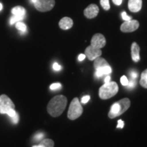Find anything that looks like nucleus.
<instances>
[{
    "instance_id": "f257e3e1",
    "label": "nucleus",
    "mask_w": 147,
    "mask_h": 147,
    "mask_svg": "<svg viewBox=\"0 0 147 147\" xmlns=\"http://www.w3.org/2000/svg\"><path fill=\"white\" fill-rule=\"evenodd\" d=\"M67 98L64 95H57L52 98L47 106V111L53 117L60 116L65 110L67 106Z\"/></svg>"
},
{
    "instance_id": "f03ea898",
    "label": "nucleus",
    "mask_w": 147,
    "mask_h": 147,
    "mask_svg": "<svg viewBox=\"0 0 147 147\" xmlns=\"http://www.w3.org/2000/svg\"><path fill=\"white\" fill-rule=\"evenodd\" d=\"M130 104L131 102L128 98H123L115 103L110 108L108 113V117L110 119H114L115 117H119L128 110Z\"/></svg>"
},
{
    "instance_id": "7ed1b4c3",
    "label": "nucleus",
    "mask_w": 147,
    "mask_h": 147,
    "mask_svg": "<svg viewBox=\"0 0 147 147\" xmlns=\"http://www.w3.org/2000/svg\"><path fill=\"white\" fill-rule=\"evenodd\" d=\"M119 91V87L115 82H109L103 84L99 89V97L102 100H108L116 95Z\"/></svg>"
},
{
    "instance_id": "20e7f679",
    "label": "nucleus",
    "mask_w": 147,
    "mask_h": 147,
    "mask_svg": "<svg viewBox=\"0 0 147 147\" xmlns=\"http://www.w3.org/2000/svg\"><path fill=\"white\" fill-rule=\"evenodd\" d=\"M82 112H83V109H82L80 102H79L77 97H75L70 103L68 113H67V117L70 120H75L81 116Z\"/></svg>"
},
{
    "instance_id": "39448f33",
    "label": "nucleus",
    "mask_w": 147,
    "mask_h": 147,
    "mask_svg": "<svg viewBox=\"0 0 147 147\" xmlns=\"http://www.w3.org/2000/svg\"><path fill=\"white\" fill-rule=\"evenodd\" d=\"M34 6L37 10L45 12L50 11L54 8L55 0H35Z\"/></svg>"
},
{
    "instance_id": "423d86ee",
    "label": "nucleus",
    "mask_w": 147,
    "mask_h": 147,
    "mask_svg": "<svg viewBox=\"0 0 147 147\" xmlns=\"http://www.w3.org/2000/svg\"><path fill=\"white\" fill-rule=\"evenodd\" d=\"M14 108L15 106L13 102L7 95H0V113L7 115L9 111Z\"/></svg>"
},
{
    "instance_id": "0eeeda50",
    "label": "nucleus",
    "mask_w": 147,
    "mask_h": 147,
    "mask_svg": "<svg viewBox=\"0 0 147 147\" xmlns=\"http://www.w3.org/2000/svg\"><path fill=\"white\" fill-rule=\"evenodd\" d=\"M140 26L139 22L136 20H129L124 22L121 25L120 29L122 32L129 33L133 32L134 31L137 30Z\"/></svg>"
},
{
    "instance_id": "6e6552de",
    "label": "nucleus",
    "mask_w": 147,
    "mask_h": 147,
    "mask_svg": "<svg viewBox=\"0 0 147 147\" xmlns=\"http://www.w3.org/2000/svg\"><path fill=\"white\" fill-rule=\"evenodd\" d=\"M106 44L105 37L101 34H96L92 37L91 45L96 49H101L105 47Z\"/></svg>"
},
{
    "instance_id": "1a4fd4ad",
    "label": "nucleus",
    "mask_w": 147,
    "mask_h": 147,
    "mask_svg": "<svg viewBox=\"0 0 147 147\" xmlns=\"http://www.w3.org/2000/svg\"><path fill=\"white\" fill-rule=\"evenodd\" d=\"M102 54V53L101 49H96V48L92 47L91 45L87 47V49H85V52H84V55L90 61H94L95 59L100 57Z\"/></svg>"
},
{
    "instance_id": "9d476101",
    "label": "nucleus",
    "mask_w": 147,
    "mask_h": 147,
    "mask_svg": "<svg viewBox=\"0 0 147 147\" xmlns=\"http://www.w3.org/2000/svg\"><path fill=\"white\" fill-rule=\"evenodd\" d=\"M99 13V8L96 4H90L84 9V14L88 18L96 17Z\"/></svg>"
},
{
    "instance_id": "9b49d317",
    "label": "nucleus",
    "mask_w": 147,
    "mask_h": 147,
    "mask_svg": "<svg viewBox=\"0 0 147 147\" xmlns=\"http://www.w3.org/2000/svg\"><path fill=\"white\" fill-rule=\"evenodd\" d=\"M142 0H129L128 8L132 12H138L142 8Z\"/></svg>"
},
{
    "instance_id": "f8f14e48",
    "label": "nucleus",
    "mask_w": 147,
    "mask_h": 147,
    "mask_svg": "<svg viewBox=\"0 0 147 147\" xmlns=\"http://www.w3.org/2000/svg\"><path fill=\"white\" fill-rule=\"evenodd\" d=\"M140 49L139 45L136 42H133L131 47V59L134 62H138L140 60Z\"/></svg>"
},
{
    "instance_id": "ddd939ff",
    "label": "nucleus",
    "mask_w": 147,
    "mask_h": 147,
    "mask_svg": "<svg viewBox=\"0 0 147 147\" xmlns=\"http://www.w3.org/2000/svg\"><path fill=\"white\" fill-rule=\"evenodd\" d=\"M73 21L71 18L69 17H63L60 20L59 25L61 29L63 30H67V29H71L73 26Z\"/></svg>"
},
{
    "instance_id": "4468645a",
    "label": "nucleus",
    "mask_w": 147,
    "mask_h": 147,
    "mask_svg": "<svg viewBox=\"0 0 147 147\" xmlns=\"http://www.w3.org/2000/svg\"><path fill=\"white\" fill-rule=\"evenodd\" d=\"M109 65V63L106 61L105 59L100 57H97L94 60V63H93V66H94V68L99 69V68H103V67H106V66Z\"/></svg>"
},
{
    "instance_id": "2eb2a0df",
    "label": "nucleus",
    "mask_w": 147,
    "mask_h": 147,
    "mask_svg": "<svg viewBox=\"0 0 147 147\" xmlns=\"http://www.w3.org/2000/svg\"><path fill=\"white\" fill-rule=\"evenodd\" d=\"M12 13L13 15L15 16H21L25 17V14H26V11L25 9L22 6H16L14 8H12Z\"/></svg>"
},
{
    "instance_id": "dca6fc26",
    "label": "nucleus",
    "mask_w": 147,
    "mask_h": 147,
    "mask_svg": "<svg viewBox=\"0 0 147 147\" xmlns=\"http://www.w3.org/2000/svg\"><path fill=\"white\" fill-rule=\"evenodd\" d=\"M140 84L142 87L147 89V69L143 71L142 74H141Z\"/></svg>"
},
{
    "instance_id": "f3484780",
    "label": "nucleus",
    "mask_w": 147,
    "mask_h": 147,
    "mask_svg": "<svg viewBox=\"0 0 147 147\" xmlns=\"http://www.w3.org/2000/svg\"><path fill=\"white\" fill-rule=\"evenodd\" d=\"M16 28L18 29V30L21 31V32L25 33L27 32V26L25 23H22V22H17L16 23Z\"/></svg>"
},
{
    "instance_id": "a211bd4d",
    "label": "nucleus",
    "mask_w": 147,
    "mask_h": 147,
    "mask_svg": "<svg viewBox=\"0 0 147 147\" xmlns=\"http://www.w3.org/2000/svg\"><path fill=\"white\" fill-rule=\"evenodd\" d=\"M40 143L43 145L44 147H54V142L51 139H45L42 140Z\"/></svg>"
},
{
    "instance_id": "6ab92c4d",
    "label": "nucleus",
    "mask_w": 147,
    "mask_h": 147,
    "mask_svg": "<svg viewBox=\"0 0 147 147\" xmlns=\"http://www.w3.org/2000/svg\"><path fill=\"white\" fill-rule=\"evenodd\" d=\"M25 18L24 16H15L13 15V16H12L10 18V24L11 25H13L14 23H16L17 22H19L22 21L23 18Z\"/></svg>"
},
{
    "instance_id": "aec40b11",
    "label": "nucleus",
    "mask_w": 147,
    "mask_h": 147,
    "mask_svg": "<svg viewBox=\"0 0 147 147\" xmlns=\"http://www.w3.org/2000/svg\"><path fill=\"white\" fill-rule=\"evenodd\" d=\"M100 4L105 10H108L110 8L109 0H100Z\"/></svg>"
},
{
    "instance_id": "412c9836",
    "label": "nucleus",
    "mask_w": 147,
    "mask_h": 147,
    "mask_svg": "<svg viewBox=\"0 0 147 147\" xmlns=\"http://www.w3.org/2000/svg\"><path fill=\"white\" fill-rule=\"evenodd\" d=\"M61 88V84L60 83H59V82H57V83H53L51 84L50 86V89L51 90H53V91H54V90H58Z\"/></svg>"
},
{
    "instance_id": "4be33fe9",
    "label": "nucleus",
    "mask_w": 147,
    "mask_h": 147,
    "mask_svg": "<svg viewBox=\"0 0 147 147\" xmlns=\"http://www.w3.org/2000/svg\"><path fill=\"white\" fill-rule=\"evenodd\" d=\"M44 136H45V134H44L43 133H38L35 135L34 138L36 141H40V140H41L43 139Z\"/></svg>"
},
{
    "instance_id": "5701e85b",
    "label": "nucleus",
    "mask_w": 147,
    "mask_h": 147,
    "mask_svg": "<svg viewBox=\"0 0 147 147\" xmlns=\"http://www.w3.org/2000/svg\"><path fill=\"white\" fill-rule=\"evenodd\" d=\"M121 84H122V85L127 86V84L129 83V80L125 76H123L121 78Z\"/></svg>"
},
{
    "instance_id": "b1692460",
    "label": "nucleus",
    "mask_w": 147,
    "mask_h": 147,
    "mask_svg": "<svg viewBox=\"0 0 147 147\" xmlns=\"http://www.w3.org/2000/svg\"><path fill=\"white\" fill-rule=\"evenodd\" d=\"M136 85V79H131L130 81H129V83L127 84V87L129 88H134Z\"/></svg>"
},
{
    "instance_id": "393cba45",
    "label": "nucleus",
    "mask_w": 147,
    "mask_h": 147,
    "mask_svg": "<svg viewBox=\"0 0 147 147\" xmlns=\"http://www.w3.org/2000/svg\"><path fill=\"white\" fill-rule=\"evenodd\" d=\"M121 16H122V18L125 21H129V20H131V16H128L127 14V13H126L125 12H123L122 14H121Z\"/></svg>"
},
{
    "instance_id": "a878e982",
    "label": "nucleus",
    "mask_w": 147,
    "mask_h": 147,
    "mask_svg": "<svg viewBox=\"0 0 147 147\" xmlns=\"http://www.w3.org/2000/svg\"><path fill=\"white\" fill-rule=\"evenodd\" d=\"M12 122L14 124H17L18 122V120H19V117H18V113H16L15 115L13 117H12Z\"/></svg>"
},
{
    "instance_id": "bb28decb",
    "label": "nucleus",
    "mask_w": 147,
    "mask_h": 147,
    "mask_svg": "<svg viewBox=\"0 0 147 147\" xmlns=\"http://www.w3.org/2000/svg\"><path fill=\"white\" fill-rule=\"evenodd\" d=\"M90 100V96L89 95H85L82 98L81 100V103L82 104H87V103L89 102Z\"/></svg>"
},
{
    "instance_id": "cd10ccee",
    "label": "nucleus",
    "mask_w": 147,
    "mask_h": 147,
    "mask_svg": "<svg viewBox=\"0 0 147 147\" xmlns=\"http://www.w3.org/2000/svg\"><path fill=\"white\" fill-rule=\"evenodd\" d=\"M53 69L55 71H60L61 69V66L60 65H59L57 63H53Z\"/></svg>"
},
{
    "instance_id": "c85d7f7f",
    "label": "nucleus",
    "mask_w": 147,
    "mask_h": 147,
    "mask_svg": "<svg viewBox=\"0 0 147 147\" xmlns=\"http://www.w3.org/2000/svg\"><path fill=\"white\" fill-rule=\"evenodd\" d=\"M16 113H16V112L15 111V110L12 109V110H11L10 111H9L8 113V114H7V115H8L9 117H10V118H12V117H13L15 115Z\"/></svg>"
},
{
    "instance_id": "c756f323",
    "label": "nucleus",
    "mask_w": 147,
    "mask_h": 147,
    "mask_svg": "<svg viewBox=\"0 0 147 147\" xmlns=\"http://www.w3.org/2000/svg\"><path fill=\"white\" fill-rule=\"evenodd\" d=\"M130 76H131V78L132 79H136L138 78V74L136 71H133L130 73Z\"/></svg>"
},
{
    "instance_id": "7c9ffc66",
    "label": "nucleus",
    "mask_w": 147,
    "mask_h": 147,
    "mask_svg": "<svg viewBox=\"0 0 147 147\" xmlns=\"http://www.w3.org/2000/svg\"><path fill=\"white\" fill-rule=\"evenodd\" d=\"M124 127V122L122 120H119L118 121V125H117V128H120L122 129Z\"/></svg>"
},
{
    "instance_id": "2f4dec72",
    "label": "nucleus",
    "mask_w": 147,
    "mask_h": 147,
    "mask_svg": "<svg viewBox=\"0 0 147 147\" xmlns=\"http://www.w3.org/2000/svg\"><path fill=\"white\" fill-rule=\"evenodd\" d=\"M86 57V55L84 54H80L78 56V60L80 61H83L84 59Z\"/></svg>"
},
{
    "instance_id": "473e14b6",
    "label": "nucleus",
    "mask_w": 147,
    "mask_h": 147,
    "mask_svg": "<svg viewBox=\"0 0 147 147\" xmlns=\"http://www.w3.org/2000/svg\"><path fill=\"white\" fill-rule=\"evenodd\" d=\"M123 0H113V2L117 5H120L122 3Z\"/></svg>"
},
{
    "instance_id": "72a5a7b5",
    "label": "nucleus",
    "mask_w": 147,
    "mask_h": 147,
    "mask_svg": "<svg viewBox=\"0 0 147 147\" xmlns=\"http://www.w3.org/2000/svg\"><path fill=\"white\" fill-rule=\"evenodd\" d=\"M110 78H111L110 76L108 75V76L105 78V79H104V82H105V83H107V82H110Z\"/></svg>"
},
{
    "instance_id": "f704fd0d",
    "label": "nucleus",
    "mask_w": 147,
    "mask_h": 147,
    "mask_svg": "<svg viewBox=\"0 0 147 147\" xmlns=\"http://www.w3.org/2000/svg\"><path fill=\"white\" fill-rule=\"evenodd\" d=\"M33 147H44V146L41 144V143H40V144L36 145V146H34Z\"/></svg>"
},
{
    "instance_id": "c9c22d12",
    "label": "nucleus",
    "mask_w": 147,
    "mask_h": 147,
    "mask_svg": "<svg viewBox=\"0 0 147 147\" xmlns=\"http://www.w3.org/2000/svg\"><path fill=\"white\" fill-rule=\"evenodd\" d=\"M2 8H3V5H2V4H1V3H0V11L2 10Z\"/></svg>"
}]
</instances>
